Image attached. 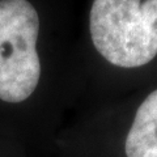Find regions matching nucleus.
I'll return each instance as SVG.
<instances>
[{
  "label": "nucleus",
  "instance_id": "f03ea898",
  "mask_svg": "<svg viewBox=\"0 0 157 157\" xmlns=\"http://www.w3.org/2000/svg\"><path fill=\"white\" fill-rule=\"evenodd\" d=\"M39 16L28 0H0V100L30 97L41 78L37 52Z\"/></svg>",
  "mask_w": 157,
  "mask_h": 157
},
{
  "label": "nucleus",
  "instance_id": "f257e3e1",
  "mask_svg": "<svg viewBox=\"0 0 157 157\" xmlns=\"http://www.w3.org/2000/svg\"><path fill=\"white\" fill-rule=\"evenodd\" d=\"M89 29L96 50L109 63L141 67L157 55V0H94Z\"/></svg>",
  "mask_w": 157,
  "mask_h": 157
},
{
  "label": "nucleus",
  "instance_id": "7ed1b4c3",
  "mask_svg": "<svg viewBox=\"0 0 157 157\" xmlns=\"http://www.w3.org/2000/svg\"><path fill=\"white\" fill-rule=\"evenodd\" d=\"M124 151L127 157H157V89L137 109Z\"/></svg>",
  "mask_w": 157,
  "mask_h": 157
}]
</instances>
